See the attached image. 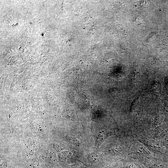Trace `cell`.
<instances>
[{
	"mask_svg": "<svg viewBox=\"0 0 168 168\" xmlns=\"http://www.w3.org/2000/svg\"><path fill=\"white\" fill-rule=\"evenodd\" d=\"M99 157L95 154H91L88 156V159L89 161L93 163H96L100 160Z\"/></svg>",
	"mask_w": 168,
	"mask_h": 168,
	"instance_id": "6da1fadb",
	"label": "cell"
},
{
	"mask_svg": "<svg viewBox=\"0 0 168 168\" xmlns=\"http://www.w3.org/2000/svg\"><path fill=\"white\" fill-rule=\"evenodd\" d=\"M127 167V168H136L135 166L133 164H128Z\"/></svg>",
	"mask_w": 168,
	"mask_h": 168,
	"instance_id": "7a4b0ae2",
	"label": "cell"
}]
</instances>
